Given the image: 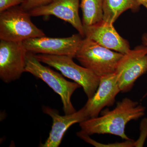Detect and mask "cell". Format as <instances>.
I'll return each mask as SVG.
<instances>
[{
	"label": "cell",
	"instance_id": "1",
	"mask_svg": "<svg viewBox=\"0 0 147 147\" xmlns=\"http://www.w3.org/2000/svg\"><path fill=\"white\" fill-rule=\"evenodd\" d=\"M146 108L128 98L117 103L112 110L102 111L100 117L88 119L79 124L82 130L88 135L113 134L122 139L132 140L125 133L127 124L137 120L145 115Z\"/></svg>",
	"mask_w": 147,
	"mask_h": 147
},
{
	"label": "cell",
	"instance_id": "2",
	"mask_svg": "<svg viewBox=\"0 0 147 147\" xmlns=\"http://www.w3.org/2000/svg\"><path fill=\"white\" fill-rule=\"evenodd\" d=\"M25 72L30 73L42 80L60 96L65 115L76 112L71 102V97L76 89L82 87L81 85L67 81L62 74L43 65L35 54L30 52L27 53Z\"/></svg>",
	"mask_w": 147,
	"mask_h": 147
},
{
	"label": "cell",
	"instance_id": "3",
	"mask_svg": "<svg viewBox=\"0 0 147 147\" xmlns=\"http://www.w3.org/2000/svg\"><path fill=\"white\" fill-rule=\"evenodd\" d=\"M29 11L21 5L0 13V40L23 42L29 38L45 36V33L32 22Z\"/></svg>",
	"mask_w": 147,
	"mask_h": 147
},
{
	"label": "cell",
	"instance_id": "4",
	"mask_svg": "<svg viewBox=\"0 0 147 147\" xmlns=\"http://www.w3.org/2000/svg\"><path fill=\"white\" fill-rule=\"evenodd\" d=\"M123 55L85 37L75 58L82 66L100 78L115 73Z\"/></svg>",
	"mask_w": 147,
	"mask_h": 147
},
{
	"label": "cell",
	"instance_id": "5",
	"mask_svg": "<svg viewBox=\"0 0 147 147\" xmlns=\"http://www.w3.org/2000/svg\"><path fill=\"white\" fill-rule=\"evenodd\" d=\"M38 59L60 71L63 76L81 85L88 98H91L97 90L100 78L92 71L76 64L73 58L67 56L37 54Z\"/></svg>",
	"mask_w": 147,
	"mask_h": 147
},
{
	"label": "cell",
	"instance_id": "6",
	"mask_svg": "<svg viewBox=\"0 0 147 147\" xmlns=\"http://www.w3.org/2000/svg\"><path fill=\"white\" fill-rule=\"evenodd\" d=\"M147 71V46H137L123 55L115 71L121 92L129 91L136 80Z\"/></svg>",
	"mask_w": 147,
	"mask_h": 147
},
{
	"label": "cell",
	"instance_id": "7",
	"mask_svg": "<svg viewBox=\"0 0 147 147\" xmlns=\"http://www.w3.org/2000/svg\"><path fill=\"white\" fill-rule=\"evenodd\" d=\"M83 38L79 33L65 38L43 36L29 38L23 42L28 52L36 55L67 56L75 58Z\"/></svg>",
	"mask_w": 147,
	"mask_h": 147
},
{
	"label": "cell",
	"instance_id": "8",
	"mask_svg": "<svg viewBox=\"0 0 147 147\" xmlns=\"http://www.w3.org/2000/svg\"><path fill=\"white\" fill-rule=\"evenodd\" d=\"M23 42L1 40L0 78L6 84L18 80L25 72L28 53Z\"/></svg>",
	"mask_w": 147,
	"mask_h": 147
},
{
	"label": "cell",
	"instance_id": "9",
	"mask_svg": "<svg viewBox=\"0 0 147 147\" xmlns=\"http://www.w3.org/2000/svg\"><path fill=\"white\" fill-rule=\"evenodd\" d=\"M80 0H55L29 11L31 17L54 16L71 24L83 37L84 26L79 16Z\"/></svg>",
	"mask_w": 147,
	"mask_h": 147
},
{
	"label": "cell",
	"instance_id": "10",
	"mask_svg": "<svg viewBox=\"0 0 147 147\" xmlns=\"http://www.w3.org/2000/svg\"><path fill=\"white\" fill-rule=\"evenodd\" d=\"M84 28L85 37L105 48L123 55L130 50L128 41L119 34L113 24L102 20Z\"/></svg>",
	"mask_w": 147,
	"mask_h": 147
},
{
	"label": "cell",
	"instance_id": "11",
	"mask_svg": "<svg viewBox=\"0 0 147 147\" xmlns=\"http://www.w3.org/2000/svg\"><path fill=\"white\" fill-rule=\"evenodd\" d=\"M120 92L115 72L100 77L97 90L84 106L89 119L98 117L103 108L112 106Z\"/></svg>",
	"mask_w": 147,
	"mask_h": 147
},
{
	"label": "cell",
	"instance_id": "12",
	"mask_svg": "<svg viewBox=\"0 0 147 147\" xmlns=\"http://www.w3.org/2000/svg\"><path fill=\"white\" fill-rule=\"evenodd\" d=\"M42 110L52 117L53 123L49 137L40 146L42 147H59L66 131L70 126L89 119L84 107L75 113L64 116L60 115L57 110L47 106H43Z\"/></svg>",
	"mask_w": 147,
	"mask_h": 147
},
{
	"label": "cell",
	"instance_id": "13",
	"mask_svg": "<svg viewBox=\"0 0 147 147\" xmlns=\"http://www.w3.org/2000/svg\"><path fill=\"white\" fill-rule=\"evenodd\" d=\"M140 7L136 0H103V20L113 24L125 11L130 9L136 12Z\"/></svg>",
	"mask_w": 147,
	"mask_h": 147
},
{
	"label": "cell",
	"instance_id": "14",
	"mask_svg": "<svg viewBox=\"0 0 147 147\" xmlns=\"http://www.w3.org/2000/svg\"><path fill=\"white\" fill-rule=\"evenodd\" d=\"M103 0H80L84 26L93 25L103 20Z\"/></svg>",
	"mask_w": 147,
	"mask_h": 147
},
{
	"label": "cell",
	"instance_id": "15",
	"mask_svg": "<svg viewBox=\"0 0 147 147\" xmlns=\"http://www.w3.org/2000/svg\"><path fill=\"white\" fill-rule=\"evenodd\" d=\"M55 0H24L21 6L27 11L49 4Z\"/></svg>",
	"mask_w": 147,
	"mask_h": 147
},
{
	"label": "cell",
	"instance_id": "16",
	"mask_svg": "<svg viewBox=\"0 0 147 147\" xmlns=\"http://www.w3.org/2000/svg\"><path fill=\"white\" fill-rule=\"evenodd\" d=\"M24 0H0V13L8 9L22 4Z\"/></svg>",
	"mask_w": 147,
	"mask_h": 147
},
{
	"label": "cell",
	"instance_id": "17",
	"mask_svg": "<svg viewBox=\"0 0 147 147\" xmlns=\"http://www.w3.org/2000/svg\"><path fill=\"white\" fill-rule=\"evenodd\" d=\"M142 41L143 45L147 46V32L144 33L142 35Z\"/></svg>",
	"mask_w": 147,
	"mask_h": 147
},
{
	"label": "cell",
	"instance_id": "18",
	"mask_svg": "<svg viewBox=\"0 0 147 147\" xmlns=\"http://www.w3.org/2000/svg\"><path fill=\"white\" fill-rule=\"evenodd\" d=\"M139 5H143L147 9V0H136Z\"/></svg>",
	"mask_w": 147,
	"mask_h": 147
}]
</instances>
